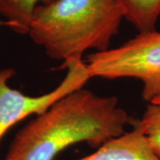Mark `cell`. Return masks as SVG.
I'll use <instances>...</instances> for the list:
<instances>
[{"label":"cell","instance_id":"5b68a950","mask_svg":"<svg viewBox=\"0 0 160 160\" xmlns=\"http://www.w3.org/2000/svg\"><path fill=\"white\" fill-rule=\"evenodd\" d=\"M132 129L118 137L109 139L98 149L76 160H160L149 144L140 119H132Z\"/></svg>","mask_w":160,"mask_h":160},{"label":"cell","instance_id":"ba28073f","mask_svg":"<svg viewBox=\"0 0 160 160\" xmlns=\"http://www.w3.org/2000/svg\"><path fill=\"white\" fill-rule=\"evenodd\" d=\"M141 126L156 156L160 159V106L149 103L140 119Z\"/></svg>","mask_w":160,"mask_h":160},{"label":"cell","instance_id":"52a82bcc","mask_svg":"<svg viewBox=\"0 0 160 160\" xmlns=\"http://www.w3.org/2000/svg\"><path fill=\"white\" fill-rule=\"evenodd\" d=\"M52 1L54 0H0V16L14 32L28 34L36 8Z\"/></svg>","mask_w":160,"mask_h":160},{"label":"cell","instance_id":"7a4b0ae2","mask_svg":"<svg viewBox=\"0 0 160 160\" xmlns=\"http://www.w3.org/2000/svg\"><path fill=\"white\" fill-rule=\"evenodd\" d=\"M123 19L118 0H54L36 8L28 35L63 63L83 60L88 50L107 51Z\"/></svg>","mask_w":160,"mask_h":160},{"label":"cell","instance_id":"3957f363","mask_svg":"<svg viewBox=\"0 0 160 160\" xmlns=\"http://www.w3.org/2000/svg\"><path fill=\"white\" fill-rule=\"evenodd\" d=\"M86 67L91 78H130L143 84L142 96L151 103L160 96V32H139L118 47L90 53Z\"/></svg>","mask_w":160,"mask_h":160},{"label":"cell","instance_id":"8992f818","mask_svg":"<svg viewBox=\"0 0 160 160\" xmlns=\"http://www.w3.org/2000/svg\"><path fill=\"white\" fill-rule=\"evenodd\" d=\"M124 19L139 32L156 29L160 17V0H118Z\"/></svg>","mask_w":160,"mask_h":160},{"label":"cell","instance_id":"30bf717a","mask_svg":"<svg viewBox=\"0 0 160 160\" xmlns=\"http://www.w3.org/2000/svg\"><path fill=\"white\" fill-rule=\"evenodd\" d=\"M3 25H5V26H7V24L5 21H1L0 20V26H3Z\"/></svg>","mask_w":160,"mask_h":160},{"label":"cell","instance_id":"277c9868","mask_svg":"<svg viewBox=\"0 0 160 160\" xmlns=\"http://www.w3.org/2000/svg\"><path fill=\"white\" fill-rule=\"evenodd\" d=\"M61 69H67L62 81L52 91L40 96H29L8 86V80L14 75L12 68L0 70V142L13 126L31 115L45 113L61 99L83 88L92 78L83 60L63 62Z\"/></svg>","mask_w":160,"mask_h":160},{"label":"cell","instance_id":"9c48e42d","mask_svg":"<svg viewBox=\"0 0 160 160\" xmlns=\"http://www.w3.org/2000/svg\"><path fill=\"white\" fill-rule=\"evenodd\" d=\"M151 104H156V105H159L160 106V96L158 98H157L156 100H154V101L151 102Z\"/></svg>","mask_w":160,"mask_h":160},{"label":"cell","instance_id":"6da1fadb","mask_svg":"<svg viewBox=\"0 0 160 160\" xmlns=\"http://www.w3.org/2000/svg\"><path fill=\"white\" fill-rule=\"evenodd\" d=\"M131 120L116 97L99 96L81 88L23 126L2 160H54L80 142L99 148L123 134Z\"/></svg>","mask_w":160,"mask_h":160}]
</instances>
